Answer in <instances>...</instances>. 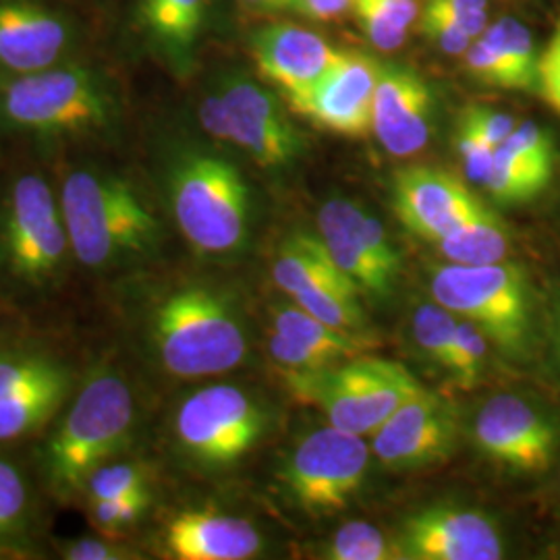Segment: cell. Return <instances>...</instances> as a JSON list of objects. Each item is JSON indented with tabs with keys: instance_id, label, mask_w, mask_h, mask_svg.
<instances>
[{
	"instance_id": "8",
	"label": "cell",
	"mask_w": 560,
	"mask_h": 560,
	"mask_svg": "<svg viewBox=\"0 0 560 560\" xmlns=\"http://www.w3.org/2000/svg\"><path fill=\"white\" fill-rule=\"evenodd\" d=\"M200 122L208 136L241 148L264 168H279L303 152L295 125L272 92L247 78H229L221 92L206 96Z\"/></svg>"
},
{
	"instance_id": "42",
	"label": "cell",
	"mask_w": 560,
	"mask_h": 560,
	"mask_svg": "<svg viewBox=\"0 0 560 560\" xmlns=\"http://www.w3.org/2000/svg\"><path fill=\"white\" fill-rule=\"evenodd\" d=\"M463 120H467L476 131H480L481 136L494 148H499L509 140V136L517 127V120L513 119L511 115L501 113V110H492V108H483V106L467 108Z\"/></svg>"
},
{
	"instance_id": "10",
	"label": "cell",
	"mask_w": 560,
	"mask_h": 560,
	"mask_svg": "<svg viewBox=\"0 0 560 560\" xmlns=\"http://www.w3.org/2000/svg\"><path fill=\"white\" fill-rule=\"evenodd\" d=\"M266 418L260 405L237 386L219 384L180 402L175 432L180 446L206 465H233L260 441Z\"/></svg>"
},
{
	"instance_id": "23",
	"label": "cell",
	"mask_w": 560,
	"mask_h": 560,
	"mask_svg": "<svg viewBox=\"0 0 560 560\" xmlns=\"http://www.w3.org/2000/svg\"><path fill=\"white\" fill-rule=\"evenodd\" d=\"M442 256L453 264H499L511 254V233L501 217L481 203L455 231L436 241Z\"/></svg>"
},
{
	"instance_id": "15",
	"label": "cell",
	"mask_w": 560,
	"mask_h": 560,
	"mask_svg": "<svg viewBox=\"0 0 560 560\" xmlns=\"http://www.w3.org/2000/svg\"><path fill=\"white\" fill-rule=\"evenodd\" d=\"M434 96L409 67L382 65L372 108V133L395 159L421 152L432 133Z\"/></svg>"
},
{
	"instance_id": "35",
	"label": "cell",
	"mask_w": 560,
	"mask_h": 560,
	"mask_svg": "<svg viewBox=\"0 0 560 560\" xmlns=\"http://www.w3.org/2000/svg\"><path fill=\"white\" fill-rule=\"evenodd\" d=\"M351 11L363 36L378 50H395L407 40L409 30L393 20L376 0H351Z\"/></svg>"
},
{
	"instance_id": "48",
	"label": "cell",
	"mask_w": 560,
	"mask_h": 560,
	"mask_svg": "<svg viewBox=\"0 0 560 560\" xmlns=\"http://www.w3.org/2000/svg\"><path fill=\"white\" fill-rule=\"evenodd\" d=\"M552 337H555V345H557V353L560 360V298L555 301V312H552Z\"/></svg>"
},
{
	"instance_id": "29",
	"label": "cell",
	"mask_w": 560,
	"mask_h": 560,
	"mask_svg": "<svg viewBox=\"0 0 560 560\" xmlns=\"http://www.w3.org/2000/svg\"><path fill=\"white\" fill-rule=\"evenodd\" d=\"M358 293L360 289L355 284L324 282L303 289L298 295H293V301L301 310L332 328L360 332L365 324V316L358 301Z\"/></svg>"
},
{
	"instance_id": "16",
	"label": "cell",
	"mask_w": 560,
	"mask_h": 560,
	"mask_svg": "<svg viewBox=\"0 0 560 560\" xmlns=\"http://www.w3.org/2000/svg\"><path fill=\"white\" fill-rule=\"evenodd\" d=\"M480 206L455 175L441 168L409 166L393 180V208L399 221L421 240L436 243Z\"/></svg>"
},
{
	"instance_id": "5",
	"label": "cell",
	"mask_w": 560,
	"mask_h": 560,
	"mask_svg": "<svg viewBox=\"0 0 560 560\" xmlns=\"http://www.w3.org/2000/svg\"><path fill=\"white\" fill-rule=\"evenodd\" d=\"M0 115L23 131L81 136L110 129L119 119V106L98 73L48 67L9 81L0 92Z\"/></svg>"
},
{
	"instance_id": "26",
	"label": "cell",
	"mask_w": 560,
	"mask_h": 560,
	"mask_svg": "<svg viewBox=\"0 0 560 560\" xmlns=\"http://www.w3.org/2000/svg\"><path fill=\"white\" fill-rule=\"evenodd\" d=\"M555 173V159L529 156L509 145H499L492 171L486 180L490 196L501 203L534 200L548 187Z\"/></svg>"
},
{
	"instance_id": "24",
	"label": "cell",
	"mask_w": 560,
	"mask_h": 560,
	"mask_svg": "<svg viewBox=\"0 0 560 560\" xmlns=\"http://www.w3.org/2000/svg\"><path fill=\"white\" fill-rule=\"evenodd\" d=\"M272 279L287 295H298L303 289L324 282L355 284L328 256L320 240L310 235H295L280 247L272 266Z\"/></svg>"
},
{
	"instance_id": "21",
	"label": "cell",
	"mask_w": 560,
	"mask_h": 560,
	"mask_svg": "<svg viewBox=\"0 0 560 560\" xmlns=\"http://www.w3.org/2000/svg\"><path fill=\"white\" fill-rule=\"evenodd\" d=\"M361 206L351 200H328L318 214L322 245L328 256L339 266L349 279L355 282L360 291L370 295H386L393 289V282L372 254L368 252L358 229Z\"/></svg>"
},
{
	"instance_id": "44",
	"label": "cell",
	"mask_w": 560,
	"mask_h": 560,
	"mask_svg": "<svg viewBox=\"0 0 560 560\" xmlns=\"http://www.w3.org/2000/svg\"><path fill=\"white\" fill-rule=\"evenodd\" d=\"M65 557L69 560H119L127 559L125 550L102 540H80L71 544L65 550Z\"/></svg>"
},
{
	"instance_id": "40",
	"label": "cell",
	"mask_w": 560,
	"mask_h": 560,
	"mask_svg": "<svg viewBox=\"0 0 560 560\" xmlns=\"http://www.w3.org/2000/svg\"><path fill=\"white\" fill-rule=\"evenodd\" d=\"M418 25L421 34L432 44H436L446 55H463L469 48V44L476 40L465 30H460L457 23L446 20L439 11L425 4L421 7Z\"/></svg>"
},
{
	"instance_id": "41",
	"label": "cell",
	"mask_w": 560,
	"mask_h": 560,
	"mask_svg": "<svg viewBox=\"0 0 560 560\" xmlns=\"http://www.w3.org/2000/svg\"><path fill=\"white\" fill-rule=\"evenodd\" d=\"M423 4L457 23L471 38H480L490 25L488 0H425Z\"/></svg>"
},
{
	"instance_id": "36",
	"label": "cell",
	"mask_w": 560,
	"mask_h": 560,
	"mask_svg": "<svg viewBox=\"0 0 560 560\" xmlns=\"http://www.w3.org/2000/svg\"><path fill=\"white\" fill-rule=\"evenodd\" d=\"M457 150H459L465 175L474 183L486 185L494 164L497 148L486 140L480 131H476L467 120L460 119Z\"/></svg>"
},
{
	"instance_id": "17",
	"label": "cell",
	"mask_w": 560,
	"mask_h": 560,
	"mask_svg": "<svg viewBox=\"0 0 560 560\" xmlns=\"http://www.w3.org/2000/svg\"><path fill=\"white\" fill-rule=\"evenodd\" d=\"M405 559L499 560L501 534L483 513L434 506L405 521L399 540Z\"/></svg>"
},
{
	"instance_id": "9",
	"label": "cell",
	"mask_w": 560,
	"mask_h": 560,
	"mask_svg": "<svg viewBox=\"0 0 560 560\" xmlns=\"http://www.w3.org/2000/svg\"><path fill=\"white\" fill-rule=\"evenodd\" d=\"M2 252L18 279L40 284L59 275L71 252L60 201L46 180L21 177L7 201Z\"/></svg>"
},
{
	"instance_id": "45",
	"label": "cell",
	"mask_w": 560,
	"mask_h": 560,
	"mask_svg": "<svg viewBox=\"0 0 560 560\" xmlns=\"http://www.w3.org/2000/svg\"><path fill=\"white\" fill-rule=\"evenodd\" d=\"M351 9V0H300V11L310 20H337Z\"/></svg>"
},
{
	"instance_id": "33",
	"label": "cell",
	"mask_w": 560,
	"mask_h": 560,
	"mask_svg": "<svg viewBox=\"0 0 560 560\" xmlns=\"http://www.w3.org/2000/svg\"><path fill=\"white\" fill-rule=\"evenodd\" d=\"M69 374L62 365L38 355H20L0 360V399L13 397L44 382Z\"/></svg>"
},
{
	"instance_id": "25",
	"label": "cell",
	"mask_w": 560,
	"mask_h": 560,
	"mask_svg": "<svg viewBox=\"0 0 560 560\" xmlns=\"http://www.w3.org/2000/svg\"><path fill=\"white\" fill-rule=\"evenodd\" d=\"M272 320L275 330L320 351L330 361L353 360L378 347V340L370 339L361 332L332 328L301 310L300 305L279 307Z\"/></svg>"
},
{
	"instance_id": "37",
	"label": "cell",
	"mask_w": 560,
	"mask_h": 560,
	"mask_svg": "<svg viewBox=\"0 0 560 560\" xmlns=\"http://www.w3.org/2000/svg\"><path fill=\"white\" fill-rule=\"evenodd\" d=\"M150 504L148 490H138L110 501L92 502V520L106 532H119L140 520Z\"/></svg>"
},
{
	"instance_id": "3",
	"label": "cell",
	"mask_w": 560,
	"mask_h": 560,
	"mask_svg": "<svg viewBox=\"0 0 560 560\" xmlns=\"http://www.w3.org/2000/svg\"><path fill=\"white\" fill-rule=\"evenodd\" d=\"M136 399L129 384L113 372L85 382L67 418L46 446V471L59 497H71L129 441Z\"/></svg>"
},
{
	"instance_id": "47",
	"label": "cell",
	"mask_w": 560,
	"mask_h": 560,
	"mask_svg": "<svg viewBox=\"0 0 560 560\" xmlns=\"http://www.w3.org/2000/svg\"><path fill=\"white\" fill-rule=\"evenodd\" d=\"M258 11H300V0H241Z\"/></svg>"
},
{
	"instance_id": "6",
	"label": "cell",
	"mask_w": 560,
	"mask_h": 560,
	"mask_svg": "<svg viewBox=\"0 0 560 560\" xmlns=\"http://www.w3.org/2000/svg\"><path fill=\"white\" fill-rule=\"evenodd\" d=\"M173 214L187 243L203 256H226L247 240L249 189L221 156L191 152L171 173Z\"/></svg>"
},
{
	"instance_id": "39",
	"label": "cell",
	"mask_w": 560,
	"mask_h": 560,
	"mask_svg": "<svg viewBox=\"0 0 560 560\" xmlns=\"http://www.w3.org/2000/svg\"><path fill=\"white\" fill-rule=\"evenodd\" d=\"M27 506V490L20 471L0 460V536L15 532Z\"/></svg>"
},
{
	"instance_id": "28",
	"label": "cell",
	"mask_w": 560,
	"mask_h": 560,
	"mask_svg": "<svg viewBox=\"0 0 560 560\" xmlns=\"http://www.w3.org/2000/svg\"><path fill=\"white\" fill-rule=\"evenodd\" d=\"M69 374L0 399V442L15 441L38 428L69 390Z\"/></svg>"
},
{
	"instance_id": "4",
	"label": "cell",
	"mask_w": 560,
	"mask_h": 560,
	"mask_svg": "<svg viewBox=\"0 0 560 560\" xmlns=\"http://www.w3.org/2000/svg\"><path fill=\"white\" fill-rule=\"evenodd\" d=\"M287 388L301 402L316 405L330 425L372 436L405 400L423 390L397 361L353 358L310 372H284Z\"/></svg>"
},
{
	"instance_id": "20",
	"label": "cell",
	"mask_w": 560,
	"mask_h": 560,
	"mask_svg": "<svg viewBox=\"0 0 560 560\" xmlns=\"http://www.w3.org/2000/svg\"><path fill=\"white\" fill-rule=\"evenodd\" d=\"M166 548L179 560H245L258 557L260 532L249 521L212 511L180 513L166 527Z\"/></svg>"
},
{
	"instance_id": "18",
	"label": "cell",
	"mask_w": 560,
	"mask_h": 560,
	"mask_svg": "<svg viewBox=\"0 0 560 560\" xmlns=\"http://www.w3.org/2000/svg\"><path fill=\"white\" fill-rule=\"evenodd\" d=\"M342 50L293 23L264 25L252 36V57L261 80L291 101L312 88L337 62Z\"/></svg>"
},
{
	"instance_id": "1",
	"label": "cell",
	"mask_w": 560,
	"mask_h": 560,
	"mask_svg": "<svg viewBox=\"0 0 560 560\" xmlns=\"http://www.w3.org/2000/svg\"><path fill=\"white\" fill-rule=\"evenodd\" d=\"M60 210L71 254L92 270H113L148 256L159 243V221L131 183L75 171L62 183Z\"/></svg>"
},
{
	"instance_id": "14",
	"label": "cell",
	"mask_w": 560,
	"mask_h": 560,
	"mask_svg": "<svg viewBox=\"0 0 560 560\" xmlns=\"http://www.w3.org/2000/svg\"><path fill=\"white\" fill-rule=\"evenodd\" d=\"M481 453L520 474H541L555 459L559 434L552 421L515 395H497L476 418Z\"/></svg>"
},
{
	"instance_id": "46",
	"label": "cell",
	"mask_w": 560,
	"mask_h": 560,
	"mask_svg": "<svg viewBox=\"0 0 560 560\" xmlns=\"http://www.w3.org/2000/svg\"><path fill=\"white\" fill-rule=\"evenodd\" d=\"M376 2L405 30H411L420 20L421 7L418 0H376Z\"/></svg>"
},
{
	"instance_id": "34",
	"label": "cell",
	"mask_w": 560,
	"mask_h": 560,
	"mask_svg": "<svg viewBox=\"0 0 560 560\" xmlns=\"http://www.w3.org/2000/svg\"><path fill=\"white\" fill-rule=\"evenodd\" d=\"M145 488V478L133 463H104L85 481L90 502L110 501Z\"/></svg>"
},
{
	"instance_id": "43",
	"label": "cell",
	"mask_w": 560,
	"mask_h": 560,
	"mask_svg": "<svg viewBox=\"0 0 560 560\" xmlns=\"http://www.w3.org/2000/svg\"><path fill=\"white\" fill-rule=\"evenodd\" d=\"M540 90L560 113V21L552 40L540 55Z\"/></svg>"
},
{
	"instance_id": "32",
	"label": "cell",
	"mask_w": 560,
	"mask_h": 560,
	"mask_svg": "<svg viewBox=\"0 0 560 560\" xmlns=\"http://www.w3.org/2000/svg\"><path fill=\"white\" fill-rule=\"evenodd\" d=\"M488 358V337L471 322L459 320L451 363V376L463 390L476 388Z\"/></svg>"
},
{
	"instance_id": "19",
	"label": "cell",
	"mask_w": 560,
	"mask_h": 560,
	"mask_svg": "<svg viewBox=\"0 0 560 560\" xmlns=\"http://www.w3.org/2000/svg\"><path fill=\"white\" fill-rule=\"evenodd\" d=\"M71 42L67 21L34 2H0V67L25 75L52 67Z\"/></svg>"
},
{
	"instance_id": "22",
	"label": "cell",
	"mask_w": 560,
	"mask_h": 560,
	"mask_svg": "<svg viewBox=\"0 0 560 560\" xmlns=\"http://www.w3.org/2000/svg\"><path fill=\"white\" fill-rule=\"evenodd\" d=\"M208 0H141L140 23L152 48L187 73L206 25Z\"/></svg>"
},
{
	"instance_id": "30",
	"label": "cell",
	"mask_w": 560,
	"mask_h": 560,
	"mask_svg": "<svg viewBox=\"0 0 560 560\" xmlns=\"http://www.w3.org/2000/svg\"><path fill=\"white\" fill-rule=\"evenodd\" d=\"M326 552L328 559L335 560L405 559L399 541L390 540L382 529L363 521L342 525Z\"/></svg>"
},
{
	"instance_id": "11",
	"label": "cell",
	"mask_w": 560,
	"mask_h": 560,
	"mask_svg": "<svg viewBox=\"0 0 560 560\" xmlns=\"http://www.w3.org/2000/svg\"><path fill=\"white\" fill-rule=\"evenodd\" d=\"M372 448L360 434L320 428L298 444L284 467V483L310 513L342 509L360 490Z\"/></svg>"
},
{
	"instance_id": "31",
	"label": "cell",
	"mask_w": 560,
	"mask_h": 560,
	"mask_svg": "<svg viewBox=\"0 0 560 560\" xmlns=\"http://www.w3.org/2000/svg\"><path fill=\"white\" fill-rule=\"evenodd\" d=\"M457 326L459 318L436 301L421 305L413 314V337L421 349L441 363L444 370H451L453 363Z\"/></svg>"
},
{
	"instance_id": "27",
	"label": "cell",
	"mask_w": 560,
	"mask_h": 560,
	"mask_svg": "<svg viewBox=\"0 0 560 560\" xmlns=\"http://www.w3.org/2000/svg\"><path fill=\"white\" fill-rule=\"evenodd\" d=\"M481 38L501 57L513 80V92L540 90V55L532 32L513 18H501L486 27Z\"/></svg>"
},
{
	"instance_id": "2",
	"label": "cell",
	"mask_w": 560,
	"mask_h": 560,
	"mask_svg": "<svg viewBox=\"0 0 560 560\" xmlns=\"http://www.w3.org/2000/svg\"><path fill=\"white\" fill-rule=\"evenodd\" d=\"M152 340L164 370L179 378L224 374L247 355L237 314L206 287H187L162 301L152 316Z\"/></svg>"
},
{
	"instance_id": "12",
	"label": "cell",
	"mask_w": 560,
	"mask_h": 560,
	"mask_svg": "<svg viewBox=\"0 0 560 560\" xmlns=\"http://www.w3.org/2000/svg\"><path fill=\"white\" fill-rule=\"evenodd\" d=\"M381 62L363 52L342 50L337 62L287 104L314 125L345 138L372 131V108Z\"/></svg>"
},
{
	"instance_id": "7",
	"label": "cell",
	"mask_w": 560,
	"mask_h": 560,
	"mask_svg": "<svg viewBox=\"0 0 560 560\" xmlns=\"http://www.w3.org/2000/svg\"><path fill=\"white\" fill-rule=\"evenodd\" d=\"M436 303L460 320L471 322L499 345L520 355L529 339V284L523 268L511 261L499 264H444L430 280Z\"/></svg>"
},
{
	"instance_id": "38",
	"label": "cell",
	"mask_w": 560,
	"mask_h": 560,
	"mask_svg": "<svg viewBox=\"0 0 560 560\" xmlns=\"http://www.w3.org/2000/svg\"><path fill=\"white\" fill-rule=\"evenodd\" d=\"M268 347H270L272 360L279 363L282 372H310V370H318L324 365L337 363V361H330L326 355H322L320 351L303 345L300 340L291 339L275 328L270 332Z\"/></svg>"
},
{
	"instance_id": "13",
	"label": "cell",
	"mask_w": 560,
	"mask_h": 560,
	"mask_svg": "<svg viewBox=\"0 0 560 560\" xmlns=\"http://www.w3.org/2000/svg\"><path fill=\"white\" fill-rule=\"evenodd\" d=\"M457 439L455 405L423 388L372 434V451L390 469H413L448 457Z\"/></svg>"
}]
</instances>
